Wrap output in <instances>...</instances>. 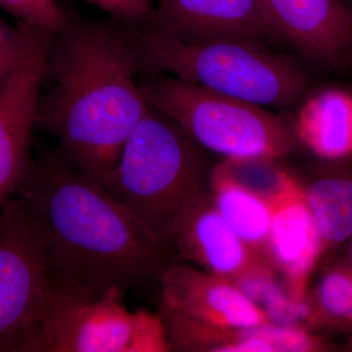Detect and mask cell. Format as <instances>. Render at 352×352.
Instances as JSON below:
<instances>
[{
  "mask_svg": "<svg viewBox=\"0 0 352 352\" xmlns=\"http://www.w3.org/2000/svg\"><path fill=\"white\" fill-rule=\"evenodd\" d=\"M173 245L178 261H188L206 272L233 282L273 266L266 254L252 249L231 228L208 191L185 214Z\"/></svg>",
  "mask_w": 352,
  "mask_h": 352,
  "instance_id": "13",
  "label": "cell"
},
{
  "mask_svg": "<svg viewBox=\"0 0 352 352\" xmlns=\"http://www.w3.org/2000/svg\"><path fill=\"white\" fill-rule=\"evenodd\" d=\"M344 2L347 4V6H349V4H351V0H344Z\"/></svg>",
  "mask_w": 352,
  "mask_h": 352,
  "instance_id": "24",
  "label": "cell"
},
{
  "mask_svg": "<svg viewBox=\"0 0 352 352\" xmlns=\"http://www.w3.org/2000/svg\"><path fill=\"white\" fill-rule=\"evenodd\" d=\"M47 240L52 284L90 296L157 282L178 261L122 204L59 148L32 157L15 195Z\"/></svg>",
  "mask_w": 352,
  "mask_h": 352,
  "instance_id": "1",
  "label": "cell"
},
{
  "mask_svg": "<svg viewBox=\"0 0 352 352\" xmlns=\"http://www.w3.org/2000/svg\"><path fill=\"white\" fill-rule=\"evenodd\" d=\"M21 43V25L7 24L0 17V85L6 80L17 57Z\"/></svg>",
  "mask_w": 352,
  "mask_h": 352,
  "instance_id": "21",
  "label": "cell"
},
{
  "mask_svg": "<svg viewBox=\"0 0 352 352\" xmlns=\"http://www.w3.org/2000/svg\"><path fill=\"white\" fill-rule=\"evenodd\" d=\"M140 25L182 41H278L261 0H157L149 19Z\"/></svg>",
  "mask_w": 352,
  "mask_h": 352,
  "instance_id": "12",
  "label": "cell"
},
{
  "mask_svg": "<svg viewBox=\"0 0 352 352\" xmlns=\"http://www.w3.org/2000/svg\"><path fill=\"white\" fill-rule=\"evenodd\" d=\"M170 351L273 352L261 328L223 329L208 325L160 305Z\"/></svg>",
  "mask_w": 352,
  "mask_h": 352,
  "instance_id": "17",
  "label": "cell"
},
{
  "mask_svg": "<svg viewBox=\"0 0 352 352\" xmlns=\"http://www.w3.org/2000/svg\"><path fill=\"white\" fill-rule=\"evenodd\" d=\"M0 8L21 24L54 34L66 30L72 21L57 0H0Z\"/></svg>",
  "mask_w": 352,
  "mask_h": 352,
  "instance_id": "19",
  "label": "cell"
},
{
  "mask_svg": "<svg viewBox=\"0 0 352 352\" xmlns=\"http://www.w3.org/2000/svg\"><path fill=\"white\" fill-rule=\"evenodd\" d=\"M346 349H349V351H352V342L346 346Z\"/></svg>",
  "mask_w": 352,
  "mask_h": 352,
  "instance_id": "23",
  "label": "cell"
},
{
  "mask_svg": "<svg viewBox=\"0 0 352 352\" xmlns=\"http://www.w3.org/2000/svg\"><path fill=\"white\" fill-rule=\"evenodd\" d=\"M207 152L175 120L149 106L100 185L173 248L185 214L210 184L214 166Z\"/></svg>",
  "mask_w": 352,
  "mask_h": 352,
  "instance_id": "3",
  "label": "cell"
},
{
  "mask_svg": "<svg viewBox=\"0 0 352 352\" xmlns=\"http://www.w3.org/2000/svg\"><path fill=\"white\" fill-rule=\"evenodd\" d=\"M349 7H351V10H352V0H351V4H349Z\"/></svg>",
  "mask_w": 352,
  "mask_h": 352,
  "instance_id": "25",
  "label": "cell"
},
{
  "mask_svg": "<svg viewBox=\"0 0 352 352\" xmlns=\"http://www.w3.org/2000/svg\"><path fill=\"white\" fill-rule=\"evenodd\" d=\"M112 289L90 296L52 284L30 352H168L159 312L131 311Z\"/></svg>",
  "mask_w": 352,
  "mask_h": 352,
  "instance_id": "6",
  "label": "cell"
},
{
  "mask_svg": "<svg viewBox=\"0 0 352 352\" xmlns=\"http://www.w3.org/2000/svg\"><path fill=\"white\" fill-rule=\"evenodd\" d=\"M305 320L310 327L352 335V266L333 264L305 300Z\"/></svg>",
  "mask_w": 352,
  "mask_h": 352,
  "instance_id": "18",
  "label": "cell"
},
{
  "mask_svg": "<svg viewBox=\"0 0 352 352\" xmlns=\"http://www.w3.org/2000/svg\"><path fill=\"white\" fill-rule=\"evenodd\" d=\"M208 185L215 207L227 223L250 247L268 256L270 196L263 195L239 182L227 173L221 164L212 168Z\"/></svg>",
  "mask_w": 352,
  "mask_h": 352,
  "instance_id": "15",
  "label": "cell"
},
{
  "mask_svg": "<svg viewBox=\"0 0 352 352\" xmlns=\"http://www.w3.org/2000/svg\"><path fill=\"white\" fill-rule=\"evenodd\" d=\"M109 14L111 19L129 27L143 25L149 19L157 0H87Z\"/></svg>",
  "mask_w": 352,
  "mask_h": 352,
  "instance_id": "20",
  "label": "cell"
},
{
  "mask_svg": "<svg viewBox=\"0 0 352 352\" xmlns=\"http://www.w3.org/2000/svg\"><path fill=\"white\" fill-rule=\"evenodd\" d=\"M270 199L267 254L274 268L283 275L292 300L302 305L310 275L326 251L325 244L303 186L287 171H283Z\"/></svg>",
  "mask_w": 352,
  "mask_h": 352,
  "instance_id": "10",
  "label": "cell"
},
{
  "mask_svg": "<svg viewBox=\"0 0 352 352\" xmlns=\"http://www.w3.org/2000/svg\"><path fill=\"white\" fill-rule=\"evenodd\" d=\"M291 120L298 144L322 164L352 160V88H314L296 106Z\"/></svg>",
  "mask_w": 352,
  "mask_h": 352,
  "instance_id": "14",
  "label": "cell"
},
{
  "mask_svg": "<svg viewBox=\"0 0 352 352\" xmlns=\"http://www.w3.org/2000/svg\"><path fill=\"white\" fill-rule=\"evenodd\" d=\"M132 29L143 74H164L271 110L295 108L312 87L303 65L266 43L233 38L182 41L143 25Z\"/></svg>",
  "mask_w": 352,
  "mask_h": 352,
  "instance_id": "4",
  "label": "cell"
},
{
  "mask_svg": "<svg viewBox=\"0 0 352 352\" xmlns=\"http://www.w3.org/2000/svg\"><path fill=\"white\" fill-rule=\"evenodd\" d=\"M278 41L328 74L352 72V10L344 0H261Z\"/></svg>",
  "mask_w": 352,
  "mask_h": 352,
  "instance_id": "9",
  "label": "cell"
},
{
  "mask_svg": "<svg viewBox=\"0 0 352 352\" xmlns=\"http://www.w3.org/2000/svg\"><path fill=\"white\" fill-rule=\"evenodd\" d=\"M51 286L43 227L14 196L0 212V352H30Z\"/></svg>",
  "mask_w": 352,
  "mask_h": 352,
  "instance_id": "7",
  "label": "cell"
},
{
  "mask_svg": "<svg viewBox=\"0 0 352 352\" xmlns=\"http://www.w3.org/2000/svg\"><path fill=\"white\" fill-rule=\"evenodd\" d=\"M305 189L326 250L352 237V160L323 164Z\"/></svg>",
  "mask_w": 352,
  "mask_h": 352,
  "instance_id": "16",
  "label": "cell"
},
{
  "mask_svg": "<svg viewBox=\"0 0 352 352\" xmlns=\"http://www.w3.org/2000/svg\"><path fill=\"white\" fill-rule=\"evenodd\" d=\"M160 305L208 325L252 329L270 325L267 315L235 282L175 261L161 273Z\"/></svg>",
  "mask_w": 352,
  "mask_h": 352,
  "instance_id": "11",
  "label": "cell"
},
{
  "mask_svg": "<svg viewBox=\"0 0 352 352\" xmlns=\"http://www.w3.org/2000/svg\"><path fill=\"white\" fill-rule=\"evenodd\" d=\"M143 62L129 25L76 21L53 36L36 126L57 139L76 168L100 184L117 166L148 105Z\"/></svg>",
  "mask_w": 352,
  "mask_h": 352,
  "instance_id": "2",
  "label": "cell"
},
{
  "mask_svg": "<svg viewBox=\"0 0 352 352\" xmlns=\"http://www.w3.org/2000/svg\"><path fill=\"white\" fill-rule=\"evenodd\" d=\"M140 88L150 107L227 161H276L298 145L291 120L271 109L164 74H142Z\"/></svg>",
  "mask_w": 352,
  "mask_h": 352,
  "instance_id": "5",
  "label": "cell"
},
{
  "mask_svg": "<svg viewBox=\"0 0 352 352\" xmlns=\"http://www.w3.org/2000/svg\"><path fill=\"white\" fill-rule=\"evenodd\" d=\"M346 256L344 261L352 266V237L347 241Z\"/></svg>",
  "mask_w": 352,
  "mask_h": 352,
  "instance_id": "22",
  "label": "cell"
},
{
  "mask_svg": "<svg viewBox=\"0 0 352 352\" xmlns=\"http://www.w3.org/2000/svg\"><path fill=\"white\" fill-rule=\"evenodd\" d=\"M17 57L0 85V212L32 161V132L54 34L21 24Z\"/></svg>",
  "mask_w": 352,
  "mask_h": 352,
  "instance_id": "8",
  "label": "cell"
}]
</instances>
